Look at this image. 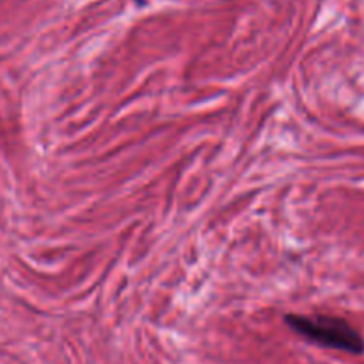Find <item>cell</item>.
I'll use <instances>...</instances> for the list:
<instances>
[{
  "label": "cell",
  "instance_id": "cell-1",
  "mask_svg": "<svg viewBox=\"0 0 364 364\" xmlns=\"http://www.w3.org/2000/svg\"><path fill=\"white\" fill-rule=\"evenodd\" d=\"M284 322L299 336L311 341V343L320 345V347L334 348V350L348 352V354L355 355L364 352L363 336L343 318L327 315H287Z\"/></svg>",
  "mask_w": 364,
  "mask_h": 364
}]
</instances>
